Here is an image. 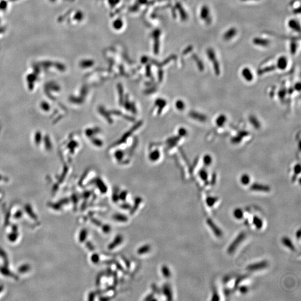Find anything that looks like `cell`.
<instances>
[{
    "label": "cell",
    "mask_w": 301,
    "mask_h": 301,
    "mask_svg": "<svg viewBox=\"0 0 301 301\" xmlns=\"http://www.w3.org/2000/svg\"><path fill=\"white\" fill-rule=\"evenodd\" d=\"M246 237V234L244 232H241L235 238L234 240L232 241L230 245L227 248V251L229 254H231L234 253L235 251L237 249V247L240 245Z\"/></svg>",
    "instance_id": "1"
},
{
    "label": "cell",
    "mask_w": 301,
    "mask_h": 301,
    "mask_svg": "<svg viewBox=\"0 0 301 301\" xmlns=\"http://www.w3.org/2000/svg\"><path fill=\"white\" fill-rule=\"evenodd\" d=\"M206 53H207V56L209 57V59L213 63L214 70L215 71V73L217 74H219L220 73L219 64L217 59L216 57V55L214 52V50L213 49L209 48L207 49Z\"/></svg>",
    "instance_id": "2"
},
{
    "label": "cell",
    "mask_w": 301,
    "mask_h": 301,
    "mask_svg": "<svg viewBox=\"0 0 301 301\" xmlns=\"http://www.w3.org/2000/svg\"><path fill=\"white\" fill-rule=\"evenodd\" d=\"M268 266V262L267 261H263L253 264H249L247 267V271H260L264 269Z\"/></svg>",
    "instance_id": "3"
},
{
    "label": "cell",
    "mask_w": 301,
    "mask_h": 301,
    "mask_svg": "<svg viewBox=\"0 0 301 301\" xmlns=\"http://www.w3.org/2000/svg\"><path fill=\"white\" fill-rule=\"evenodd\" d=\"M206 223L216 237H220L223 236V231L219 227H217V225L214 223V221L212 219H207Z\"/></svg>",
    "instance_id": "4"
},
{
    "label": "cell",
    "mask_w": 301,
    "mask_h": 301,
    "mask_svg": "<svg viewBox=\"0 0 301 301\" xmlns=\"http://www.w3.org/2000/svg\"><path fill=\"white\" fill-rule=\"evenodd\" d=\"M200 16L202 20L205 21L206 23L211 22L210 12L208 6L206 5L202 6L201 8Z\"/></svg>",
    "instance_id": "5"
},
{
    "label": "cell",
    "mask_w": 301,
    "mask_h": 301,
    "mask_svg": "<svg viewBox=\"0 0 301 301\" xmlns=\"http://www.w3.org/2000/svg\"><path fill=\"white\" fill-rule=\"evenodd\" d=\"M251 190L258 192H267L271 190V188L267 185H264L263 184L254 183L251 186Z\"/></svg>",
    "instance_id": "6"
},
{
    "label": "cell",
    "mask_w": 301,
    "mask_h": 301,
    "mask_svg": "<svg viewBox=\"0 0 301 301\" xmlns=\"http://www.w3.org/2000/svg\"><path fill=\"white\" fill-rule=\"evenodd\" d=\"M241 74L243 78L247 81H251L253 79L254 76L253 73L251 69L247 67L243 68L241 71Z\"/></svg>",
    "instance_id": "7"
},
{
    "label": "cell",
    "mask_w": 301,
    "mask_h": 301,
    "mask_svg": "<svg viewBox=\"0 0 301 301\" xmlns=\"http://www.w3.org/2000/svg\"><path fill=\"white\" fill-rule=\"evenodd\" d=\"M288 65L287 58L285 56H281L278 59L277 61V67L280 70H284Z\"/></svg>",
    "instance_id": "8"
},
{
    "label": "cell",
    "mask_w": 301,
    "mask_h": 301,
    "mask_svg": "<svg viewBox=\"0 0 301 301\" xmlns=\"http://www.w3.org/2000/svg\"><path fill=\"white\" fill-rule=\"evenodd\" d=\"M237 33V29L235 27H231L224 33L223 39L226 41L230 40L236 36Z\"/></svg>",
    "instance_id": "9"
},
{
    "label": "cell",
    "mask_w": 301,
    "mask_h": 301,
    "mask_svg": "<svg viewBox=\"0 0 301 301\" xmlns=\"http://www.w3.org/2000/svg\"><path fill=\"white\" fill-rule=\"evenodd\" d=\"M282 243L284 245L285 247L289 249L291 251H294L295 250V246L293 243L292 241L291 240V239L287 237H284L282 238Z\"/></svg>",
    "instance_id": "10"
},
{
    "label": "cell",
    "mask_w": 301,
    "mask_h": 301,
    "mask_svg": "<svg viewBox=\"0 0 301 301\" xmlns=\"http://www.w3.org/2000/svg\"><path fill=\"white\" fill-rule=\"evenodd\" d=\"M288 26L291 28L292 30H294L296 32H300L301 26L300 24L298 22L297 20L295 19H291L288 21Z\"/></svg>",
    "instance_id": "11"
},
{
    "label": "cell",
    "mask_w": 301,
    "mask_h": 301,
    "mask_svg": "<svg viewBox=\"0 0 301 301\" xmlns=\"http://www.w3.org/2000/svg\"><path fill=\"white\" fill-rule=\"evenodd\" d=\"M253 41L255 45L261 47H267L270 43V41L267 39H264L260 37H255Z\"/></svg>",
    "instance_id": "12"
},
{
    "label": "cell",
    "mask_w": 301,
    "mask_h": 301,
    "mask_svg": "<svg viewBox=\"0 0 301 301\" xmlns=\"http://www.w3.org/2000/svg\"><path fill=\"white\" fill-rule=\"evenodd\" d=\"M253 224L258 229H261L263 226V221L262 219L258 216H254L253 218Z\"/></svg>",
    "instance_id": "13"
},
{
    "label": "cell",
    "mask_w": 301,
    "mask_h": 301,
    "mask_svg": "<svg viewBox=\"0 0 301 301\" xmlns=\"http://www.w3.org/2000/svg\"><path fill=\"white\" fill-rule=\"evenodd\" d=\"M227 121V117L224 114L220 115L216 119V124L218 127H223Z\"/></svg>",
    "instance_id": "14"
},
{
    "label": "cell",
    "mask_w": 301,
    "mask_h": 301,
    "mask_svg": "<svg viewBox=\"0 0 301 301\" xmlns=\"http://www.w3.org/2000/svg\"><path fill=\"white\" fill-rule=\"evenodd\" d=\"M218 198L214 196H208L206 199V203L209 207L213 206L217 202Z\"/></svg>",
    "instance_id": "15"
},
{
    "label": "cell",
    "mask_w": 301,
    "mask_h": 301,
    "mask_svg": "<svg viewBox=\"0 0 301 301\" xmlns=\"http://www.w3.org/2000/svg\"><path fill=\"white\" fill-rule=\"evenodd\" d=\"M233 216L237 219H241L244 216L243 211L240 208L235 209L233 211Z\"/></svg>",
    "instance_id": "16"
},
{
    "label": "cell",
    "mask_w": 301,
    "mask_h": 301,
    "mask_svg": "<svg viewBox=\"0 0 301 301\" xmlns=\"http://www.w3.org/2000/svg\"><path fill=\"white\" fill-rule=\"evenodd\" d=\"M240 182L242 185L246 186L250 183L251 182V177L247 174H243L241 175L240 177Z\"/></svg>",
    "instance_id": "17"
},
{
    "label": "cell",
    "mask_w": 301,
    "mask_h": 301,
    "mask_svg": "<svg viewBox=\"0 0 301 301\" xmlns=\"http://www.w3.org/2000/svg\"><path fill=\"white\" fill-rule=\"evenodd\" d=\"M199 175L201 179L204 181H207L208 179V173L207 171L204 168L201 169L199 172Z\"/></svg>",
    "instance_id": "18"
},
{
    "label": "cell",
    "mask_w": 301,
    "mask_h": 301,
    "mask_svg": "<svg viewBox=\"0 0 301 301\" xmlns=\"http://www.w3.org/2000/svg\"><path fill=\"white\" fill-rule=\"evenodd\" d=\"M203 162L206 166H209L213 162V158L210 154H206L204 156Z\"/></svg>",
    "instance_id": "19"
},
{
    "label": "cell",
    "mask_w": 301,
    "mask_h": 301,
    "mask_svg": "<svg viewBox=\"0 0 301 301\" xmlns=\"http://www.w3.org/2000/svg\"><path fill=\"white\" fill-rule=\"evenodd\" d=\"M297 45L294 42H292L290 45V50L292 54H294L297 50Z\"/></svg>",
    "instance_id": "20"
},
{
    "label": "cell",
    "mask_w": 301,
    "mask_h": 301,
    "mask_svg": "<svg viewBox=\"0 0 301 301\" xmlns=\"http://www.w3.org/2000/svg\"><path fill=\"white\" fill-rule=\"evenodd\" d=\"M176 106L179 110H182L185 107V105H184V102L182 101L179 100V101L177 102V103H176Z\"/></svg>",
    "instance_id": "21"
},
{
    "label": "cell",
    "mask_w": 301,
    "mask_h": 301,
    "mask_svg": "<svg viewBox=\"0 0 301 301\" xmlns=\"http://www.w3.org/2000/svg\"><path fill=\"white\" fill-rule=\"evenodd\" d=\"M239 289V291H240L241 293H242V294H245V293H247V291H248V288L247 287H246V286L243 285V286L240 287Z\"/></svg>",
    "instance_id": "22"
},
{
    "label": "cell",
    "mask_w": 301,
    "mask_h": 301,
    "mask_svg": "<svg viewBox=\"0 0 301 301\" xmlns=\"http://www.w3.org/2000/svg\"><path fill=\"white\" fill-rule=\"evenodd\" d=\"M294 171L296 175H298L301 172V166L299 164H297L294 166Z\"/></svg>",
    "instance_id": "23"
},
{
    "label": "cell",
    "mask_w": 301,
    "mask_h": 301,
    "mask_svg": "<svg viewBox=\"0 0 301 301\" xmlns=\"http://www.w3.org/2000/svg\"><path fill=\"white\" fill-rule=\"evenodd\" d=\"M211 300L212 301H219L220 300L219 296L217 292H214V294L213 295V297L211 298Z\"/></svg>",
    "instance_id": "24"
},
{
    "label": "cell",
    "mask_w": 301,
    "mask_h": 301,
    "mask_svg": "<svg viewBox=\"0 0 301 301\" xmlns=\"http://www.w3.org/2000/svg\"><path fill=\"white\" fill-rule=\"evenodd\" d=\"M294 88L296 89V90H297V91H300L301 90V84L300 83L296 84V85L294 86Z\"/></svg>",
    "instance_id": "25"
},
{
    "label": "cell",
    "mask_w": 301,
    "mask_h": 301,
    "mask_svg": "<svg viewBox=\"0 0 301 301\" xmlns=\"http://www.w3.org/2000/svg\"><path fill=\"white\" fill-rule=\"evenodd\" d=\"M301 230H300V229H299V230H298L296 232V237H297L298 239L301 237Z\"/></svg>",
    "instance_id": "26"
},
{
    "label": "cell",
    "mask_w": 301,
    "mask_h": 301,
    "mask_svg": "<svg viewBox=\"0 0 301 301\" xmlns=\"http://www.w3.org/2000/svg\"><path fill=\"white\" fill-rule=\"evenodd\" d=\"M242 1H251V0H241Z\"/></svg>",
    "instance_id": "27"
}]
</instances>
